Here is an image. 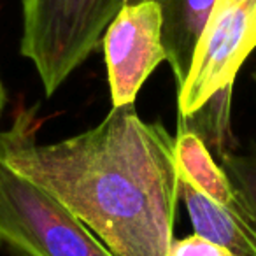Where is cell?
I'll return each instance as SVG.
<instances>
[{
  "label": "cell",
  "instance_id": "cell-11",
  "mask_svg": "<svg viewBox=\"0 0 256 256\" xmlns=\"http://www.w3.org/2000/svg\"><path fill=\"white\" fill-rule=\"evenodd\" d=\"M6 102H8V95H6L4 81H2V76H0V118H2V112H4Z\"/></svg>",
  "mask_w": 256,
  "mask_h": 256
},
{
  "label": "cell",
  "instance_id": "cell-8",
  "mask_svg": "<svg viewBox=\"0 0 256 256\" xmlns=\"http://www.w3.org/2000/svg\"><path fill=\"white\" fill-rule=\"evenodd\" d=\"M178 193L179 202L184 204L188 210L196 235L228 249L235 256H256L254 232L228 209L195 188L181 170L178 178Z\"/></svg>",
  "mask_w": 256,
  "mask_h": 256
},
{
  "label": "cell",
  "instance_id": "cell-10",
  "mask_svg": "<svg viewBox=\"0 0 256 256\" xmlns=\"http://www.w3.org/2000/svg\"><path fill=\"white\" fill-rule=\"evenodd\" d=\"M168 256H235L228 249L202 238L200 235H190L181 240L172 242Z\"/></svg>",
  "mask_w": 256,
  "mask_h": 256
},
{
  "label": "cell",
  "instance_id": "cell-12",
  "mask_svg": "<svg viewBox=\"0 0 256 256\" xmlns=\"http://www.w3.org/2000/svg\"><path fill=\"white\" fill-rule=\"evenodd\" d=\"M128 2H137V0H128Z\"/></svg>",
  "mask_w": 256,
  "mask_h": 256
},
{
  "label": "cell",
  "instance_id": "cell-1",
  "mask_svg": "<svg viewBox=\"0 0 256 256\" xmlns=\"http://www.w3.org/2000/svg\"><path fill=\"white\" fill-rule=\"evenodd\" d=\"M34 110L0 132V160L56 198L114 256H168L178 214L174 137L134 104L60 142L36 140Z\"/></svg>",
  "mask_w": 256,
  "mask_h": 256
},
{
  "label": "cell",
  "instance_id": "cell-9",
  "mask_svg": "<svg viewBox=\"0 0 256 256\" xmlns=\"http://www.w3.org/2000/svg\"><path fill=\"white\" fill-rule=\"evenodd\" d=\"M221 167L232 179L237 192L240 193L242 202L248 207V212L252 221V230L256 232V144L246 153L226 154Z\"/></svg>",
  "mask_w": 256,
  "mask_h": 256
},
{
  "label": "cell",
  "instance_id": "cell-5",
  "mask_svg": "<svg viewBox=\"0 0 256 256\" xmlns=\"http://www.w3.org/2000/svg\"><path fill=\"white\" fill-rule=\"evenodd\" d=\"M112 107L128 106L153 70L167 62L162 12L153 0L126 2L102 37Z\"/></svg>",
  "mask_w": 256,
  "mask_h": 256
},
{
  "label": "cell",
  "instance_id": "cell-3",
  "mask_svg": "<svg viewBox=\"0 0 256 256\" xmlns=\"http://www.w3.org/2000/svg\"><path fill=\"white\" fill-rule=\"evenodd\" d=\"M128 0H23L20 51L36 67L51 96L102 42Z\"/></svg>",
  "mask_w": 256,
  "mask_h": 256
},
{
  "label": "cell",
  "instance_id": "cell-13",
  "mask_svg": "<svg viewBox=\"0 0 256 256\" xmlns=\"http://www.w3.org/2000/svg\"><path fill=\"white\" fill-rule=\"evenodd\" d=\"M254 78H256V76H254Z\"/></svg>",
  "mask_w": 256,
  "mask_h": 256
},
{
  "label": "cell",
  "instance_id": "cell-2",
  "mask_svg": "<svg viewBox=\"0 0 256 256\" xmlns=\"http://www.w3.org/2000/svg\"><path fill=\"white\" fill-rule=\"evenodd\" d=\"M256 48V0H216L190 74L178 92V126L195 132L218 164L235 151L234 81Z\"/></svg>",
  "mask_w": 256,
  "mask_h": 256
},
{
  "label": "cell",
  "instance_id": "cell-4",
  "mask_svg": "<svg viewBox=\"0 0 256 256\" xmlns=\"http://www.w3.org/2000/svg\"><path fill=\"white\" fill-rule=\"evenodd\" d=\"M0 248L12 256H114L56 198L2 160Z\"/></svg>",
  "mask_w": 256,
  "mask_h": 256
},
{
  "label": "cell",
  "instance_id": "cell-6",
  "mask_svg": "<svg viewBox=\"0 0 256 256\" xmlns=\"http://www.w3.org/2000/svg\"><path fill=\"white\" fill-rule=\"evenodd\" d=\"M174 153L179 170L192 181L195 188L228 209L237 220L252 230L251 216L246 204L242 202L240 193L195 132L178 126V134L174 137Z\"/></svg>",
  "mask_w": 256,
  "mask_h": 256
},
{
  "label": "cell",
  "instance_id": "cell-7",
  "mask_svg": "<svg viewBox=\"0 0 256 256\" xmlns=\"http://www.w3.org/2000/svg\"><path fill=\"white\" fill-rule=\"evenodd\" d=\"M162 12V40L178 92L193 64L198 39L216 0H153Z\"/></svg>",
  "mask_w": 256,
  "mask_h": 256
}]
</instances>
